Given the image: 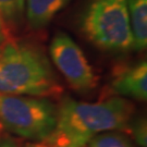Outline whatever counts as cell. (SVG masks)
Returning <instances> with one entry per match:
<instances>
[{
    "mask_svg": "<svg viewBox=\"0 0 147 147\" xmlns=\"http://www.w3.org/2000/svg\"><path fill=\"white\" fill-rule=\"evenodd\" d=\"M134 106L123 97L98 102L67 98L57 111V123L45 147H85L97 134L106 131H125L132 121Z\"/></svg>",
    "mask_w": 147,
    "mask_h": 147,
    "instance_id": "obj_1",
    "label": "cell"
},
{
    "mask_svg": "<svg viewBox=\"0 0 147 147\" xmlns=\"http://www.w3.org/2000/svg\"><path fill=\"white\" fill-rule=\"evenodd\" d=\"M62 86L39 48L11 40L0 51V94L59 97Z\"/></svg>",
    "mask_w": 147,
    "mask_h": 147,
    "instance_id": "obj_2",
    "label": "cell"
},
{
    "mask_svg": "<svg viewBox=\"0 0 147 147\" xmlns=\"http://www.w3.org/2000/svg\"><path fill=\"white\" fill-rule=\"evenodd\" d=\"M82 31L100 49L112 53L134 49L126 0H90L82 18Z\"/></svg>",
    "mask_w": 147,
    "mask_h": 147,
    "instance_id": "obj_3",
    "label": "cell"
},
{
    "mask_svg": "<svg viewBox=\"0 0 147 147\" xmlns=\"http://www.w3.org/2000/svg\"><path fill=\"white\" fill-rule=\"evenodd\" d=\"M58 109L42 97L0 94V123L9 132L34 142H44L57 123Z\"/></svg>",
    "mask_w": 147,
    "mask_h": 147,
    "instance_id": "obj_4",
    "label": "cell"
},
{
    "mask_svg": "<svg viewBox=\"0 0 147 147\" xmlns=\"http://www.w3.org/2000/svg\"><path fill=\"white\" fill-rule=\"evenodd\" d=\"M56 68L70 86L79 92H88L97 85L94 70L80 46L67 33L59 32L49 46Z\"/></svg>",
    "mask_w": 147,
    "mask_h": 147,
    "instance_id": "obj_5",
    "label": "cell"
},
{
    "mask_svg": "<svg viewBox=\"0 0 147 147\" xmlns=\"http://www.w3.org/2000/svg\"><path fill=\"white\" fill-rule=\"evenodd\" d=\"M111 88L119 97L146 100L147 98V63L146 61L117 67L112 74Z\"/></svg>",
    "mask_w": 147,
    "mask_h": 147,
    "instance_id": "obj_6",
    "label": "cell"
},
{
    "mask_svg": "<svg viewBox=\"0 0 147 147\" xmlns=\"http://www.w3.org/2000/svg\"><path fill=\"white\" fill-rule=\"evenodd\" d=\"M71 0H25V13L32 28L47 26L55 16L70 3Z\"/></svg>",
    "mask_w": 147,
    "mask_h": 147,
    "instance_id": "obj_7",
    "label": "cell"
},
{
    "mask_svg": "<svg viewBox=\"0 0 147 147\" xmlns=\"http://www.w3.org/2000/svg\"><path fill=\"white\" fill-rule=\"evenodd\" d=\"M134 50L147 46V0H126Z\"/></svg>",
    "mask_w": 147,
    "mask_h": 147,
    "instance_id": "obj_8",
    "label": "cell"
},
{
    "mask_svg": "<svg viewBox=\"0 0 147 147\" xmlns=\"http://www.w3.org/2000/svg\"><path fill=\"white\" fill-rule=\"evenodd\" d=\"M87 147H134L130 137L120 131H106L95 135Z\"/></svg>",
    "mask_w": 147,
    "mask_h": 147,
    "instance_id": "obj_9",
    "label": "cell"
},
{
    "mask_svg": "<svg viewBox=\"0 0 147 147\" xmlns=\"http://www.w3.org/2000/svg\"><path fill=\"white\" fill-rule=\"evenodd\" d=\"M25 9V0H0V13L8 22L20 21Z\"/></svg>",
    "mask_w": 147,
    "mask_h": 147,
    "instance_id": "obj_10",
    "label": "cell"
},
{
    "mask_svg": "<svg viewBox=\"0 0 147 147\" xmlns=\"http://www.w3.org/2000/svg\"><path fill=\"white\" fill-rule=\"evenodd\" d=\"M126 131L133 135L134 141L141 147L147 146V124L146 119H138L134 122H130Z\"/></svg>",
    "mask_w": 147,
    "mask_h": 147,
    "instance_id": "obj_11",
    "label": "cell"
},
{
    "mask_svg": "<svg viewBox=\"0 0 147 147\" xmlns=\"http://www.w3.org/2000/svg\"><path fill=\"white\" fill-rule=\"evenodd\" d=\"M11 33L9 25L7 23L3 16L0 13V48H2L5 44L11 42Z\"/></svg>",
    "mask_w": 147,
    "mask_h": 147,
    "instance_id": "obj_12",
    "label": "cell"
},
{
    "mask_svg": "<svg viewBox=\"0 0 147 147\" xmlns=\"http://www.w3.org/2000/svg\"><path fill=\"white\" fill-rule=\"evenodd\" d=\"M0 147H19L11 140H0Z\"/></svg>",
    "mask_w": 147,
    "mask_h": 147,
    "instance_id": "obj_13",
    "label": "cell"
},
{
    "mask_svg": "<svg viewBox=\"0 0 147 147\" xmlns=\"http://www.w3.org/2000/svg\"><path fill=\"white\" fill-rule=\"evenodd\" d=\"M27 147H45L44 145H42V143L39 142L38 144H31V145H28Z\"/></svg>",
    "mask_w": 147,
    "mask_h": 147,
    "instance_id": "obj_14",
    "label": "cell"
},
{
    "mask_svg": "<svg viewBox=\"0 0 147 147\" xmlns=\"http://www.w3.org/2000/svg\"><path fill=\"white\" fill-rule=\"evenodd\" d=\"M0 127H1V123H0Z\"/></svg>",
    "mask_w": 147,
    "mask_h": 147,
    "instance_id": "obj_15",
    "label": "cell"
},
{
    "mask_svg": "<svg viewBox=\"0 0 147 147\" xmlns=\"http://www.w3.org/2000/svg\"><path fill=\"white\" fill-rule=\"evenodd\" d=\"M0 51H1V48H0Z\"/></svg>",
    "mask_w": 147,
    "mask_h": 147,
    "instance_id": "obj_16",
    "label": "cell"
}]
</instances>
